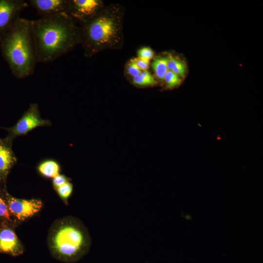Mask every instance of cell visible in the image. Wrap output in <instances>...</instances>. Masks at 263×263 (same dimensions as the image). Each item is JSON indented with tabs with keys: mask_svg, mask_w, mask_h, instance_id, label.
Masks as SVG:
<instances>
[{
	"mask_svg": "<svg viewBox=\"0 0 263 263\" xmlns=\"http://www.w3.org/2000/svg\"><path fill=\"white\" fill-rule=\"evenodd\" d=\"M47 244L54 258L73 263L78 262L89 252L91 238L79 219L67 216L53 223L49 231Z\"/></svg>",
	"mask_w": 263,
	"mask_h": 263,
	"instance_id": "cell-2",
	"label": "cell"
},
{
	"mask_svg": "<svg viewBox=\"0 0 263 263\" xmlns=\"http://www.w3.org/2000/svg\"><path fill=\"white\" fill-rule=\"evenodd\" d=\"M37 170L40 175L46 178H53L60 174L59 164L56 160L48 159L41 161L37 166Z\"/></svg>",
	"mask_w": 263,
	"mask_h": 263,
	"instance_id": "cell-12",
	"label": "cell"
},
{
	"mask_svg": "<svg viewBox=\"0 0 263 263\" xmlns=\"http://www.w3.org/2000/svg\"><path fill=\"white\" fill-rule=\"evenodd\" d=\"M103 3L99 0H68L67 14L82 23L95 16L102 9Z\"/></svg>",
	"mask_w": 263,
	"mask_h": 263,
	"instance_id": "cell-8",
	"label": "cell"
},
{
	"mask_svg": "<svg viewBox=\"0 0 263 263\" xmlns=\"http://www.w3.org/2000/svg\"><path fill=\"white\" fill-rule=\"evenodd\" d=\"M153 55V51L149 47L142 48L138 51V57L148 62H150Z\"/></svg>",
	"mask_w": 263,
	"mask_h": 263,
	"instance_id": "cell-19",
	"label": "cell"
},
{
	"mask_svg": "<svg viewBox=\"0 0 263 263\" xmlns=\"http://www.w3.org/2000/svg\"><path fill=\"white\" fill-rule=\"evenodd\" d=\"M0 218L9 222L12 221V218L5 199L4 193L3 197L0 196Z\"/></svg>",
	"mask_w": 263,
	"mask_h": 263,
	"instance_id": "cell-18",
	"label": "cell"
},
{
	"mask_svg": "<svg viewBox=\"0 0 263 263\" xmlns=\"http://www.w3.org/2000/svg\"><path fill=\"white\" fill-rule=\"evenodd\" d=\"M132 83L138 87L153 86L157 84L155 77L148 71H142L138 75L133 77Z\"/></svg>",
	"mask_w": 263,
	"mask_h": 263,
	"instance_id": "cell-13",
	"label": "cell"
},
{
	"mask_svg": "<svg viewBox=\"0 0 263 263\" xmlns=\"http://www.w3.org/2000/svg\"><path fill=\"white\" fill-rule=\"evenodd\" d=\"M0 47L16 78L23 79L34 73L38 62L29 19L19 18L0 41Z\"/></svg>",
	"mask_w": 263,
	"mask_h": 263,
	"instance_id": "cell-3",
	"label": "cell"
},
{
	"mask_svg": "<svg viewBox=\"0 0 263 263\" xmlns=\"http://www.w3.org/2000/svg\"><path fill=\"white\" fill-rule=\"evenodd\" d=\"M135 61L141 71L147 70L149 67L150 62L139 57L134 58Z\"/></svg>",
	"mask_w": 263,
	"mask_h": 263,
	"instance_id": "cell-22",
	"label": "cell"
},
{
	"mask_svg": "<svg viewBox=\"0 0 263 263\" xmlns=\"http://www.w3.org/2000/svg\"><path fill=\"white\" fill-rule=\"evenodd\" d=\"M30 22L37 62L54 61L80 43L79 28L67 13L41 16Z\"/></svg>",
	"mask_w": 263,
	"mask_h": 263,
	"instance_id": "cell-1",
	"label": "cell"
},
{
	"mask_svg": "<svg viewBox=\"0 0 263 263\" xmlns=\"http://www.w3.org/2000/svg\"><path fill=\"white\" fill-rule=\"evenodd\" d=\"M29 3L41 16L67 14L68 0H30Z\"/></svg>",
	"mask_w": 263,
	"mask_h": 263,
	"instance_id": "cell-11",
	"label": "cell"
},
{
	"mask_svg": "<svg viewBox=\"0 0 263 263\" xmlns=\"http://www.w3.org/2000/svg\"><path fill=\"white\" fill-rule=\"evenodd\" d=\"M3 225L0 229V253L12 256L22 254L24 251V247L13 228Z\"/></svg>",
	"mask_w": 263,
	"mask_h": 263,
	"instance_id": "cell-9",
	"label": "cell"
},
{
	"mask_svg": "<svg viewBox=\"0 0 263 263\" xmlns=\"http://www.w3.org/2000/svg\"><path fill=\"white\" fill-rule=\"evenodd\" d=\"M163 81L167 88L172 89L179 86L181 80L178 75L168 70L164 76Z\"/></svg>",
	"mask_w": 263,
	"mask_h": 263,
	"instance_id": "cell-17",
	"label": "cell"
},
{
	"mask_svg": "<svg viewBox=\"0 0 263 263\" xmlns=\"http://www.w3.org/2000/svg\"><path fill=\"white\" fill-rule=\"evenodd\" d=\"M127 72L131 76L135 77L139 75L141 71L137 66L134 58L131 59L129 62L127 66Z\"/></svg>",
	"mask_w": 263,
	"mask_h": 263,
	"instance_id": "cell-21",
	"label": "cell"
},
{
	"mask_svg": "<svg viewBox=\"0 0 263 263\" xmlns=\"http://www.w3.org/2000/svg\"><path fill=\"white\" fill-rule=\"evenodd\" d=\"M70 179L65 175L59 174L53 178L52 184L53 188L56 190L60 186L70 181Z\"/></svg>",
	"mask_w": 263,
	"mask_h": 263,
	"instance_id": "cell-20",
	"label": "cell"
},
{
	"mask_svg": "<svg viewBox=\"0 0 263 263\" xmlns=\"http://www.w3.org/2000/svg\"><path fill=\"white\" fill-rule=\"evenodd\" d=\"M11 144L5 138H0V184L5 183L11 169L17 163V158Z\"/></svg>",
	"mask_w": 263,
	"mask_h": 263,
	"instance_id": "cell-10",
	"label": "cell"
},
{
	"mask_svg": "<svg viewBox=\"0 0 263 263\" xmlns=\"http://www.w3.org/2000/svg\"><path fill=\"white\" fill-rule=\"evenodd\" d=\"M116 9H102L90 19L80 23V43L86 56H91L103 49L113 48L121 40L120 14Z\"/></svg>",
	"mask_w": 263,
	"mask_h": 263,
	"instance_id": "cell-4",
	"label": "cell"
},
{
	"mask_svg": "<svg viewBox=\"0 0 263 263\" xmlns=\"http://www.w3.org/2000/svg\"><path fill=\"white\" fill-rule=\"evenodd\" d=\"M168 69L176 74L179 77H183L186 73L185 65L181 61L171 55L168 56Z\"/></svg>",
	"mask_w": 263,
	"mask_h": 263,
	"instance_id": "cell-15",
	"label": "cell"
},
{
	"mask_svg": "<svg viewBox=\"0 0 263 263\" xmlns=\"http://www.w3.org/2000/svg\"><path fill=\"white\" fill-rule=\"evenodd\" d=\"M56 190L64 203L68 205V200L73 191V184L70 181L68 182L57 188Z\"/></svg>",
	"mask_w": 263,
	"mask_h": 263,
	"instance_id": "cell-16",
	"label": "cell"
},
{
	"mask_svg": "<svg viewBox=\"0 0 263 263\" xmlns=\"http://www.w3.org/2000/svg\"><path fill=\"white\" fill-rule=\"evenodd\" d=\"M168 57H158L152 63V69L156 77L160 81H163L164 76L168 70Z\"/></svg>",
	"mask_w": 263,
	"mask_h": 263,
	"instance_id": "cell-14",
	"label": "cell"
},
{
	"mask_svg": "<svg viewBox=\"0 0 263 263\" xmlns=\"http://www.w3.org/2000/svg\"><path fill=\"white\" fill-rule=\"evenodd\" d=\"M51 123L40 116L37 103H32L20 118L12 127L2 128L8 132L5 139L11 144L18 136L26 135L29 132L39 127L50 126Z\"/></svg>",
	"mask_w": 263,
	"mask_h": 263,
	"instance_id": "cell-5",
	"label": "cell"
},
{
	"mask_svg": "<svg viewBox=\"0 0 263 263\" xmlns=\"http://www.w3.org/2000/svg\"><path fill=\"white\" fill-rule=\"evenodd\" d=\"M4 197L12 218L17 221L22 222L31 218L38 213L43 207L40 199H19L11 196L6 191Z\"/></svg>",
	"mask_w": 263,
	"mask_h": 263,
	"instance_id": "cell-6",
	"label": "cell"
},
{
	"mask_svg": "<svg viewBox=\"0 0 263 263\" xmlns=\"http://www.w3.org/2000/svg\"><path fill=\"white\" fill-rule=\"evenodd\" d=\"M29 6L24 0H0V41Z\"/></svg>",
	"mask_w": 263,
	"mask_h": 263,
	"instance_id": "cell-7",
	"label": "cell"
}]
</instances>
